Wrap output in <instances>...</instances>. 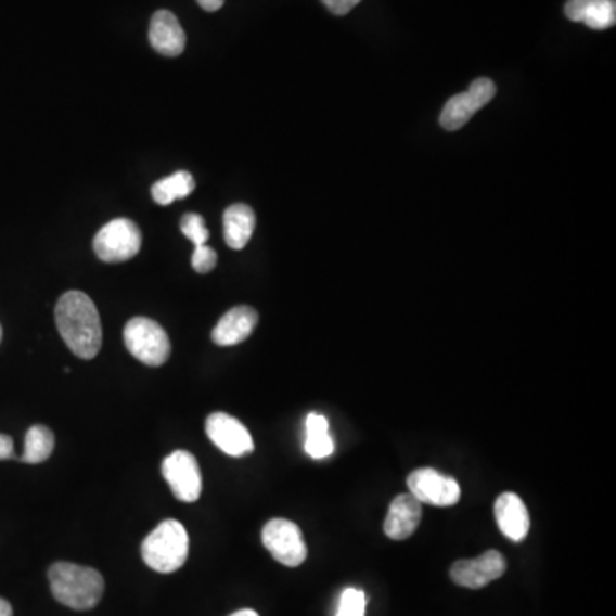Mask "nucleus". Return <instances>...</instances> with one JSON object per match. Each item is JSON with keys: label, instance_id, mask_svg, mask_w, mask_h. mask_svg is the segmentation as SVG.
Returning <instances> with one entry per match:
<instances>
[{"label": "nucleus", "instance_id": "obj_1", "mask_svg": "<svg viewBox=\"0 0 616 616\" xmlns=\"http://www.w3.org/2000/svg\"><path fill=\"white\" fill-rule=\"evenodd\" d=\"M55 322L67 348L82 360H93L102 349L103 331L97 305L81 292L61 296L55 307Z\"/></svg>", "mask_w": 616, "mask_h": 616}, {"label": "nucleus", "instance_id": "obj_2", "mask_svg": "<svg viewBox=\"0 0 616 616\" xmlns=\"http://www.w3.org/2000/svg\"><path fill=\"white\" fill-rule=\"evenodd\" d=\"M49 580L53 598L77 612L94 608L105 591V580L100 572L67 562L53 564Z\"/></svg>", "mask_w": 616, "mask_h": 616}, {"label": "nucleus", "instance_id": "obj_3", "mask_svg": "<svg viewBox=\"0 0 616 616\" xmlns=\"http://www.w3.org/2000/svg\"><path fill=\"white\" fill-rule=\"evenodd\" d=\"M142 559L147 567L159 574H171L183 567L189 556V535L182 523L163 521L141 547Z\"/></svg>", "mask_w": 616, "mask_h": 616}, {"label": "nucleus", "instance_id": "obj_4", "mask_svg": "<svg viewBox=\"0 0 616 616\" xmlns=\"http://www.w3.org/2000/svg\"><path fill=\"white\" fill-rule=\"evenodd\" d=\"M124 343L136 360L147 367H162L170 358L168 334L158 322L147 317H134L124 329Z\"/></svg>", "mask_w": 616, "mask_h": 616}, {"label": "nucleus", "instance_id": "obj_5", "mask_svg": "<svg viewBox=\"0 0 616 616\" xmlns=\"http://www.w3.org/2000/svg\"><path fill=\"white\" fill-rule=\"evenodd\" d=\"M142 235L138 224L127 218L114 219L98 231L93 240L94 254L103 262H126L141 251Z\"/></svg>", "mask_w": 616, "mask_h": 616}, {"label": "nucleus", "instance_id": "obj_6", "mask_svg": "<svg viewBox=\"0 0 616 616\" xmlns=\"http://www.w3.org/2000/svg\"><path fill=\"white\" fill-rule=\"evenodd\" d=\"M262 543L272 559L286 567H298L307 559L300 527L288 519H271L262 529Z\"/></svg>", "mask_w": 616, "mask_h": 616}, {"label": "nucleus", "instance_id": "obj_7", "mask_svg": "<svg viewBox=\"0 0 616 616\" xmlns=\"http://www.w3.org/2000/svg\"><path fill=\"white\" fill-rule=\"evenodd\" d=\"M497 88L488 77H478L464 93L450 98L440 114V126L446 130H458L470 123V118L493 100Z\"/></svg>", "mask_w": 616, "mask_h": 616}, {"label": "nucleus", "instance_id": "obj_8", "mask_svg": "<svg viewBox=\"0 0 616 616\" xmlns=\"http://www.w3.org/2000/svg\"><path fill=\"white\" fill-rule=\"evenodd\" d=\"M162 473L180 502H197L203 491L197 459L187 450H175L162 464Z\"/></svg>", "mask_w": 616, "mask_h": 616}, {"label": "nucleus", "instance_id": "obj_9", "mask_svg": "<svg viewBox=\"0 0 616 616\" xmlns=\"http://www.w3.org/2000/svg\"><path fill=\"white\" fill-rule=\"evenodd\" d=\"M410 493L420 503L437 508H452L461 500V487L452 476L442 475L432 467H422L408 476Z\"/></svg>", "mask_w": 616, "mask_h": 616}, {"label": "nucleus", "instance_id": "obj_10", "mask_svg": "<svg viewBox=\"0 0 616 616\" xmlns=\"http://www.w3.org/2000/svg\"><path fill=\"white\" fill-rule=\"evenodd\" d=\"M508 570V560L497 550L488 552L473 560H458L450 567V579L454 585L466 589H482L490 585Z\"/></svg>", "mask_w": 616, "mask_h": 616}, {"label": "nucleus", "instance_id": "obj_11", "mask_svg": "<svg viewBox=\"0 0 616 616\" xmlns=\"http://www.w3.org/2000/svg\"><path fill=\"white\" fill-rule=\"evenodd\" d=\"M206 434L224 454L244 458L254 450V438L244 423L227 413H213L206 420Z\"/></svg>", "mask_w": 616, "mask_h": 616}, {"label": "nucleus", "instance_id": "obj_12", "mask_svg": "<svg viewBox=\"0 0 616 616\" xmlns=\"http://www.w3.org/2000/svg\"><path fill=\"white\" fill-rule=\"evenodd\" d=\"M422 503L411 493L398 495L390 502L387 517L384 521V532L387 538L402 541L410 538L422 521Z\"/></svg>", "mask_w": 616, "mask_h": 616}, {"label": "nucleus", "instance_id": "obj_13", "mask_svg": "<svg viewBox=\"0 0 616 616\" xmlns=\"http://www.w3.org/2000/svg\"><path fill=\"white\" fill-rule=\"evenodd\" d=\"M495 519L500 531L515 543H521L531 527L529 512L523 499L512 491L500 495L495 502Z\"/></svg>", "mask_w": 616, "mask_h": 616}, {"label": "nucleus", "instance_id": "obj_14", "mask_svg": "<svg viewBox=\"0 0 616 616\" xmlns=\"http://www.w3.org/2000/svg\"><path fill=\"white\" fill-rule=\"evenodd\" d=\"M185 31L170 11H158L151 17L150 43L165 57H179L185 50Z\"/></svg>", "mask_w": 616, "mask_h": 616}, {"label": "nucleus", "instance_id": "obj_15", "mask_svg": "<svg viewBox=\"0 0 616 616\" xmlns=\"http://www.w3.org/2000/svg\"><path fill=\"white\" fill-rule=\"evenodd\" d=\"M259 316L252 307H235L228 310L213 329V341L218 346H235L244 343L256 329Z\"/></svg>", "mask_w": 616, "mask_h": 616}, {"label": "nucleus", "instance_id": "obj_16", "mask_svg": "<svg viewBox=\"0 0 616 616\" xmlns=\"http://www.w3.org/2000/svg\"><path fill=\"white\" fill-rule=\"evenodd\" d=\"M565 16L592 29H608L616 23L615 0H568Z\"/></svg>", "mask_w": 616, "mask_h": 616}, {"label": "nucleus", "instance_id": "obj_17", "mask_svg": "<svg viewBox=\"0 0 616 616\" xmlns=\"http://www.w3.org/2000/svg\"><path fill=\"white\" fill-rule=\"evenodd\" d=\"M224 240L233 251H242L256 230V215L247 204H233L223 216Z\"/></svg>", "mask_w": 616, "mask_h": 616}, {"label": "nucleus", "instance_id": "obj_18", "mask_svg": "<svg viewBox=\"0 0 616 616\" xmlns=\"http://www.w3.org/2000/svg\"><path fill=\"white\" fill-rule=\"evenodd\" d=\"M195 189V180L189 171H177L167 179L159 180L151 187V195L159 206H170L179 200H185Z\"/></svg>", "mask_w": 616, "mask_h": 616}, {"label": "nucleus", "instance_id": "obj_19", "mask_svg": "<svg viewBox=\"0 0 616 616\" xmlns=\"http://www.w3.org/2000/svg\"><path fill=\"white\" fill-rule=\"evenodd\" d=\"M55 447V437L52 431L43 425H35L29 428L25 438V450L21 455V461L28 464H40L52 455Z\"/></svg>", "mask_w": 616, "mask_h": 616}, {"label": "nucleus", "instance_id": "obj_20", "mask_svg": "<svg viewBox=\"0 0 616 616\" xmlns=\"http://www.w3.org/2000/svg\"><path fill=\"white\" fill-rule=\"evenodd\" d=\"M180 230H182L187 239L191 240L192 244H194V248L206 245L207 240H209V230H207L206 224H204V219L201 215L189 213V215L182 216V219H180Z\"/></svg>", "mask_w": 616, "mask_h": 616}, {"label": "nucleus", "instance_id": "obj_21", "mask_svg": "<svg viewBox=\"0 0 616 616\" xmlns=\"http://www.w3.org/2000/svg\"><path fill=\"white\" fill-rule=\"evenodd\" d=\"M365 592L360 591V589L348 588L341 594L336 616H365Z\"/></svg>", "mask_w": 616, "mask_h": 616}, {"label": "nucleus", "instance_id": "obj_22", "mask_svg": "<svg viewBox=\"0 0 616 616\" xmlns=\"http://www.w3.org/2000/svg\"><path fill=\"white\" fill-rule=\"evenodd\" d=\"M305 450L312 459H325L334 452V440L329 432L319 434H307L305 438Z\"/></svg>", "mask_w": 616, "mask_h": 616}, {"label": "nucleus", "instance_id": "obj_23", "mask_svg": "<svg viewBox=\"0 0 616 616\" xmlns=\"http://www.w3.org/2000/svg\"><path fill=\"white\" fill-rule=\"evenodd\" d=\"M216 262H218V254H216L215 248L209 247V245H201V247L194 248L192 268L195 269V272H200V274L211 272L216 268Z\"/></svg>", "mask_w": 616, "mask_h": 616}, {"label": "nucleus", "instance_id": "obj_24", "mask_svg": "<svg viewBox=\"0 0 616 616\" xmlns=\"http://www.w3.org/2000/svg\"><path fill=\"white\" fill-rule=\"evenodd\" d=\"M361 0H322V4L336 14V16H345L351 9L357 8Z\"/></svg>", "mask_w": 616, "mask_h": 616}, {"label": "nucleus", "instance_id": "obj_25", "mask_svg": "<svg viewBox=\"0 0 616 616\" xmlns=\"http://www.w3.org/2000/svg\"><path fill=\"white\" fill-rule=\"evenodd\" d=\"M14 458V442L9 435H0V461Z\"/></svg>", "mask_w": 616, "mask_h": 616}, {"label": "nucleus", "instance_id": "obj_26", "mask_svg": "<svg viewBox=\"0 0 616 616\" xmlns=\"http://www.w3.org/2000/svg\"><path fill=\"white\" fill-rule=\"evenodd\" d=\"M197 4L207 13H216L218 9L223 8L224 0H197Z\"/></svg>", "mask_w": 616, "mask_h": 616}, {"label": "nucleus", "instance_id": "obj_27", "mask_svg": "<svg viewBox=\"0 0 616 616\" xmlns=\"http://www.w3.org/2000/svg\"><path fill=\"white\" fill-rule=\"evenodd\" d=\"M0 616H13V608H11V604L8 601L2 600L0 598Z\"/></svg>", "mask_w": 616, "mask_h": 616}, {"label": "nucleus", "instance_id": "obj_28", "mask_svg": "<svg viewBox=\"0 0 616 616\" xmlns=\"http://www.w3.org/2000/svg\"><path fill=\"white\" fill-rule=\"evenodd\" d=\"M230 616H259V613L254 612V609H240V612L233 613Z\"/></svg>", "mask_w": 616, "mask_h": 616}, {"label": "nucleus", "instance_id": "obj_29", "mask_svg": "<svg viewBox=\"0 0 616 616\" xmlns=\"http://www.w3.org/2000/svg\"><path fill=\"white\" fill-rule=\"evenodd\" d=\"M0 339H2V328H0Z\"/></svg>", "mask_w": 616, "mask_h": 616}]
</instances>
